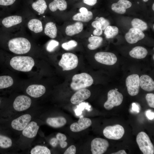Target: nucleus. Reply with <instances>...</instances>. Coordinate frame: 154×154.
Returning <instances> with one entry per match:
<instances>
[{
  "label": "nucleus",
  "instance_id": "obj_1",
  "mask_svg": "<svg viewBox=\"0 0 154 154\" xmlns=\"http://www.w3.org/2000/svg\"><path fill=\"white\" fill-rule=\"evenodd\" d=\"M35 62L31 57L27 56H17L13 57L10 61V64L14 69L23 72L31 71Z\"/></svg>",
  "mask_w": 154,
  "mask_h": 154
},
{
  "label": "nucleus",
  "instance_id": "obj_2",
  "mask_svg": "<svg viewBox=\"0 0 154 154\" xmlns=\"http://www.w3.org/2000/svg\"><path fill=\"white\" fill-rule=\"evenodd\" d=\"M8 46L12 52L17 54H23L29 52L31 45L27 38L19 37L9 40L8 42Z\"/></svg>",
  "mask_w": 154,
  "mask_h": 154
},
{
  "label": "nucleus",
  "instance_id": "obj_3",
  "mask_svg": "<svg viewBox=\"0 0 154 154\" xmlns=\"http://www.w3.org/2000/svg\"><path fill=\"white\" fill-rule=\"evenodd\" d=\"M93 81L90 75L85 72L82 73L75 74L72 77L70 86L73 90H78L90 86Z\"/></svg>",
  "mask_w": 154,
  "mask_h": 154
},
{
  "label": "nucleus",
  "instance_id": "obj_4",
  "mask_svg": "<svg viewBox=\"0 0 154 154\" xmlns=\"http://www.w3.org/2000/svg\"><path fill=\"white\" fill-rule=\"evenodd\" d=\"M136 141L140 149L143 154H154L153 145L145 133L143 131L139 132L137 136Z\"/></svg>",
  "mask_w": 154,
  "mask_h": 154
},
{
  "label": "nucleus",
  "instance_id": "obj_5",
  "mask_svg": "<svg viewBox=\"0 0 154 154\" xmlns=\"http://www.w3.org/2000/svg\"><path fill=\"white\" fill-rule=\"evenodd\" d=\"M78 63L77 56L73 53L67 52L62 54L58 64L63 71H68L75 68Z\"/></svg>",
  "mask_w": 154,
  "mask_h": 154
},
{
  "label": "nucleus",
  "instance_id": "obj_6",
  "mask_svg": "<svg viewBox=\"0 0 154 154\" xmlns=\"http://www.w3.org/2000/svg\"><path fill=\"white\" fill-rule=\"evenodd\" d=\"M123 97L122 94L115 90H111L108 93V99L104 104V108L110 110L114 107L120 105L122 103Z\"/></svg>",
  "mask_w": 154,
  "mask_h": 154
},
{
  "label": "nucleus",
  "instance_id": "obj_7",
  "mask_svg": "<svg viewBox=\"0 0 154 154\" xmlns=\"http://www.w3.org/2000/svg\"><path fill=\"white\" fill-rule=\"evenodd\" d=\"M124 133L123 127L119 124L113 126H108L103 131V133L105 137L110 139L114 140H118L121 138Z\"/></svg>",
  "mask_w": 154,
  "mask_h": 154
},
{
  "label": "nucleus",
  "instance_id": "obj_8",
  "mask_svg": "<svg viewBox=\"0 0 154 154\" xmlns=\"http://www.w3.org/2000/svg\"><path fill=\"white\" fill-rule=\"evenodd\" d=\"M125 84L130 95L134 96L138 94L140 86L139 76L138 74H133L128 76L126 79Z\"/></svg>",
  "mask_w": 154,
  "mask_h": 154
},
{
  "label": "nucleus",
  "instance_id": "obj_9",
  "mask_svg": "<svg viewBox=\"0 0 154 154\" xmlns=\"http://www.w3.org/2000/svg\"><path fill=\"white\" fill-rule=\"evenodd\" d=\"M109 145V143L106 140L96 138L91 142V151L92 154H103L107 151Z\"/></svg>",
  "mask_w": 154,
  "mask_h": 154
},
{
  "label": "nucleus",
  "instance_id": "obj_10",
  "mask_svg": "<svg viewBox=\"0 0 154 154\" xmlns=\"http://www.w3.org/2000/svg\"><path fill=\"white\" fill-rule=\"evenodd\" d=\"M94 58L98 62L108 65L114 64L117 60V57L114 54L108 52H97L95 55Z\"/></svg>",
  "mask_w": 154,
  "mask_h": 154
},
{
  "label": "nucleus",
  "instance_id": "obj_11",
  "mask_svg": "<svg viewBox=\"0 0 154 154\" xmlns=\"http://www.w3.org/2000/svg\"><path fill=\"white\" fill-rule=\"evenodd\" d=\"M31 104V100L29 97L25 95H20L16 98L13 106L16 110L21 112L28 109Z\"/></svg>",
  "mask_w": 154,
  "mask_h": 154
},
{
  "label": "nucleus",
  "instance_id": "obj_12",
  "mask_svg": "<svg viewBox=\"0 0 154 154\" xmlns=\"http://www.w3.org/2000/svg\"><path fill=\"white\" fill-rule=\"evenodd\" d=\"M145 35L142 31L136 28H130L125 36V38L127 42L134 44L143 39Z\"/></svg>",
  "mask_w": 154,
  "mask_h": 154
},
{
  "label": "nucleus",
  "instance_id": "obj_13",
  "mask_svg": "<svg viewBox=\"0 0 154 154\" xmlns=\"http://www.w3.org/2000/svg\"><path fill=\"white\" fill-rule=\"evenodd\" d=\"M31 118L30 114L23 115L13 120L11 123V126L15 130H22L29 123Z\"/></svg>",
  "mask_w": 154,
  "mask_h": 154
},
{
  "label": "nucleus",
  "instance_id": "obj_14",
  "mask_svg": "<svg viewBox=\"0 0 154 154\" xmlns=\"http://www.w3.org/2000/svg\"><path fill=\"white\" fill-rule=\"evenodd\" d=\"M92 123L90 119L81 117L77 122L74 123L70 125V129L73 132H79L91 126Z\"/></svg>",
  "mask_w": 154,
  "mask_h": 154
},
{
  "label": "nucleus",
  "instance_id": "obj_15",
  "mask_svg": "<svg viewBox=\"0 0 154 154\" xmlns=\"http://www.w3.org/2000/svg\"><path fill=\"white\" fill-rule=\"evenodd\" d=\"M91 95L90 91L87 89L84 88L78 90L72 96L70 102L73 104H79L89 98Z\"/></svg>",
  "mask_w": 154,
  "mask_h": 154
},
{
  "label": "nucleus",
  "instance_id": "obj_16",
  "mask_svg": "<svg viewBox=\"0 0 154 154\" xmlns=\"http://www.w3.org/2000/svg\"><path fill=\"white\" fill-rule=\"evenodd\" d=\"M26 92L32 97L37 98L41 97L45 92L46 88L41 84H32L28 87Z\"/></svg>",
  "mask_w": 154,
  "mask_h": 154
},
{
  "label": "nucleus",
  "instance_id": "obj_17",
  "mask_svg": "<svg viewBox=\"0 0 154 154\" xmlns=\"http://www.w3.org/2000/svg\"><path fill=\"white\" fill-rule=\"evenodd\" d=\"M132 3L127 0H119L117 3H113L111 6V9L116 13L123 14L126 12V9L130 8Z\"/></svg>",
  "mask_w": 154,
  "mask_h": 154
},
{
  "label": "nucleus",
  "instance_id": "obj_18",
  "mask_svg": "<svg viewBox=\"0 0 154 154\" xmlns=\"http://www.w3.org/2000/svg\"><path fill=\"white\" fill-rule=\"evenodd\" d=\"M140 86L143 90L151 92L154 90V82L149 76L143 75L139 78Z\"/></svg>",
  "mask_w": 154,
  "mask_h": 154
},
{
  "label": "nucleus",
  "instance_id": "obj_19",
  "mask_svg": "<svg viewBox=\"0 0 154 154\" xmlns=\"http://www.w3.org/2000/svg\"><path fill=\"white\" fill-rule=\"evenodd\" d=\"M39 127L36 122L32 121L28 123L22 131V134L29 138H33L36 136Z\"/></svg>",
  "mask_w": 154,
  "mask_h": 154
},
{
  "label": "nucleus",
  "instance_id": "obj_20",
  "mask_svg": "<svg viewBox=\"0 0 154 154\" xmlns=\"http://www.w3.org/2000/svg\"><path fill=\"white\" fill-rule=\"evenodd\" d=\"M22 17L19 16L12 15L6 17L2 20L1 23L4 27L9 28L21 23Z\"/></svg>",
  "mask_w": 154,
  "mask_h": 154
},
{
  "label": "nucleus",
  "instance_id": "obj_21",
  "mask_svg": "<svg viewBox=\"0 0 154 154\" xmlns=\"http://www.w3.org/2000/svg\"><path fill=\"white\" fill-rule=\"evenodd\" d=\"M83 27L82 23L78 21L74 24L67 26L65 29V33L68 36H72L82 31Z\"/></svg>",
  "mask_w": 154,
  "mask_h": 154
},
{
  "label": "nucleus",
  "instance_id": "obj_22",
  "mask_svg": "<svg viewBox=\"0 0 154 154\" xmlns=\"http://www.w3.org/2000/svg\"><path fill=\"white\" fill-rule=\"evenodd\" d=\"M46 123L49 126L55 128L61 127L66 123V120L64 117H49L46 120Z\"/></svg>",
  "mask_w": 154,
  "mask_h": 154
},
{
  "label": "nucleus",
  "instance_id": "obj_23",
  "mask_svg": "<svg viewBox=\"0 0 154 154\" xmlns=\"http://www.w3.org/2000/svg\"><path fill=\"white\" fill-rule=\"evenodd\" d=\"M148 53L147 50L144 47L137 46L133 48L129 52L131 57L137 59L145 58Z\"/></svg>",
  "mask_w": 154,
  "mask_h": 154
},
{
  "label": "nucleus",
  "instance_id": "obj_24",
  "mask_svg": "<svg viewBox=\"0 0 154 154\" xmlns=\"http://www.w3.org/2000/svg\"><path fill=\"white\" fill-rule=\"evenodd\" d=\"M50 10L54 12L57 9L60 11L66 10L67 7V3L65 0H53L48 5Z\"/></svg>",
  "mask_w": 154,
  "mask_h": 154
},
{
  "label": "nucleus",
  "instance_id": "obj_25",
  "mask_svg": "<svg viewBox=\"0 0 154 154\" xmlns=\"http://www.w3.org/2000/svg\"><path fill=\"white\" fill-rule=\"evenodd\" d=\"M31 6L33 10L41 14L44 13L47 7L45 0H35L31 3Z\"/></svg>",
  "mask_w": 154,
  "mask_h": 154
},
{
  "label": "nucleus",
  "instance_id": "obj_26",
  "mask_svg": "<svg viewBox=\"0 0 154 154\" xmlns=\"http://www.w3.org/2000/svg\"><path fill=\"white\" fill-rule=\"evenodd\" d=\"M28 28L35 33L41 32L43 30L42 22L39 20L33 19L30 20L28 23Z\"/></svg>",
  "mask_w": 154,
  "mask_h": 154
},
{
  "label": "nucleus",
  "instance_id": "obj_27",
  "mask_svg": "<svg viewBox=\"0 0 154 154\" xmlns=\"http://www.w3.org/2000/svg\"><path fill=\"white\" fill-rule=\"evenodd\" d=\"M44 33L46 35L51 38H55L57 36V33L56 24L52 22L47 23L44 27Z\"/></svg>",
  "mask_w": 154,
  "mask_h": 154
},
{
  "label": "nucleus",
  "instance_id": "obj_28",
  "mask_svg": "<svg viewBox=\"0 0 154 154\" xmlns=\"http://www.w3.org/2000/svg\"><path fill=\"white\" fill-rule=\"evenodd\" d=\"M90 42L87 46L88 48L90 50H94L98 48L102 44L103 39L99 36H92L88 39Z\"/></svg>",
  "mask_w": 154,
  "mask_h": 154
},
{
  "label": "nucleus",
  "instance_id": "obj_29",
  "mask_svg": "<svg viewBox=\"0 0 154 154\" xmlns=\"http://www.w3.org/2000/svg\"><path fill=\"white\" fill-rule=\"evenodd\" d=\"M93 17L92 12L88 11V13L86 14H82L80 13H78L74 15L72 18L74 21L86 22L91 20Z\"/></svg>",
  "mask_w": 154,
  "mask_h": 154
},
{
  "label": "nucleus",
  "instance_id": "obj_30",
  "mask_svg": "<svg viewBox=\"0 0 154 154\" xmlns=\"http://www.w3.org/2000/svg\"><path fill=\"white\" fill-rule=\"evenodd\" d=\"M13 79L9 76H0V89L10 87L13 84Z\"/></svg>",
  "mask_w": 154,
  "mask_h": 154
},
{
  "label": "nucleus",
  "instance_id": "obj_31",
  "mask_svg": "<svg viewBox=\"0 0 154 154\" xmlns=\"http://www.w3.org/2000/svg\"><path fill=\"white\" fill-rule=\"evenodd\" d=\"M131 24L133 28L137 29L142 31L146 30L147 28V24L138 18H135L133 19Z\"/></svg>",
  "mask_w": 154,
  "mask_h": 154
},
{
  "label": "nucleus",
  "instance_id": "obj_32",
  "mask_svg": "<svg viewBox=\"0 0 154 154\" xmlns=\"http://www.w3.org/2000/svg\"><path fill=\"white\" fill-rule=\"evenodd\" d=\"M119 30L117 27L109 25L105 29L104 34L107 38H110L116 36Z\"/></svg>",
  "mask_w": 154,
  "mask_h": 154
},
{
  "label": "nucleus",
  "instance_id": "obj_33",
  "mask_svg": "<svg viewBox=\"0 0 154 154\" xmlns=\"http://www.w3.org/2000/svg\"><path fill=\"white\" fill-rule=\"evenodd\" d=\"M31 154H50V150L47 147L40 145L36 146L31 150Z\"/></svg>",
  "mask_w": 154,
  "mask_h": 154
},
{
  "label": "nucleus",
  "instance_id": "obj_34",
  "mask_svg": "<svg viewBox=\"0 0 154 154\" xmlns=\"http://www.w3.org/2000/svg\"><path fill=\"white\" fill-rule=\"evenodd\" d=\"M11 140L8 137L0 135V147L3 148H7L12 145Z\"/></svg>",
  "mask_w": 154,
  "mask_h": 154
},
{
  "label": "nucleus",
  "instance_id": "obj_35",
  "mask_svg": "<svg viewBox=\"0 0 154 154\" xmlns=\"http://www.w3.org/2000/svg\"><path fill=\"white\" fill-rule=\"evenodd\" d=\"M77 44V42L76 41L71 40L68 42L62 43V47L65 50H68L76 46Z\"/></svg>",
  "mask_w": 154,
  "mask_h": 154
},
{
  "label": "nucleus",
  "instance_id": "obj_36",
  "mask_svg": "<svg viewBox=\"0 0 154 154\" xmlns=\"http://www.w3.org/2000/svg\"><path fill=\"white\" fill-rule=\"evenodd\" d=\"M59 44V42L58 41L54 40H51L48 43L46 46V49L49 52H52L58 46Z\"/></svg>",
  "mask_w": 154,
  "mask_h": 154
},
{
  "label": "nucleus",
  "instance_id": "obj_37",
  "mask_svg": "<svg viewBox=\"0 0 154 154\" xmlns=\"http://www.w3.org/2000/svg\"><path fill=\"white\" fill-rule=\"evenodd\" d=\"M18 0H0V7H6L15 4Z\"/></svg>",
  "mask_w": 154,
  "mask_h": 154
},
{
  "label": "nucleus",
  "instance_id": "obj_38",
  "mask_svg": "<svg viewBox=\"0 0 154 154\" xmlns=\"http://www.w3.org/2000/svg\"><path fill=\"white\" fill-rule=\"evenodd\" d=\"M149 106L152 108H154V94L153 93L147 94L145 97Z\"/></svg>",
  "mask_w": 154,
  "mask_h": 154
},
{
  "label": "nucleus",
  "instance_id": "obj_39",
  "mask_svg": "<svg viewBox=\"0 0 154 154\" xmlns=\"http://www.w3.org/2000/svg\"><path fill=\"white\" fill-rule=\"evenodd\" d=\"M98 20L101 25V29L102 30H105L108 26L110 25L109 21L103 17H100Z\"/></svg>",
  "mask_w": 154,
  "mask_h": 154
},
{
  "label": "nucleus",
  "instance_id": "obj_40",
  "mask_svg": "<svg viewBox=\"0 0 154 154\" xmlns=\"http://www.w3.org/2000/svg\"><path fill=\"white\" fill-rule=\"evenodd\" d=\"M76 152V149L74 145H71L65 151L64 154H75Z\"/></svg>",
  "mask_w": 154,
  "mask_h": 154
},
{
  "label": "nucleus",
  "instance_id": "obj_41",
  "mask_svg": "<svg viewBox=\"0 0 154 154\" xmlns=\"http://www.w3.org/2000/svg\"><path fill=\"white\" fill-rule=\"evenodd\" d=\"M56 138L60 142L66 141L67 139V137L64 134L60 133L56 134Z\"/></svg>",
  "mask_w": 154,
  "mask_h": 154
},
{
  "label": "nucleus",
  "instance_id": "obj_42",
  "mask_svg": "<svg viewBox=\"0 0 154 154\" xmlns=\"http://www.w3.org/2000/svg\"><path fill=\"white\" fill-rule=\"evenodd\" d=\"M49 143L52 146L55 147L58 144V140L56 138L53 137L50 139Z\"/></svg>",
  "mask_w": 154,
  "mask_h": 154
},
{
  "label": "nucleus",
  "instance_id": "obj_43",
  "mask_svg": "<svg viewBox=\"0 0 154 154\" xmlns=\"http://www.w3.org/2000/svg\"><path fill=\"white\" fill-rule=\"evenodd\" d=\"M147 117L150 120H152L154 119V112L150 110H148L145 112Z\"/></svg>",
  "mask_w": 154,
  "mask_h": 154
},
{
  "label": "nucleus",
  "instance_id": "obj_44",
  "mask_svg": "<svg viewBox=\"0 0 154 154\" xmlns=\"http://www.w3.org/2000/svg\"><path fill=\"white\" fill-rule=\"evenodd\" d=\"M91 25L95 29H101V25L98 20L93 21Z\"/></svg>",
  "mask_w": 154,
  "mask_h": 154
},
{
  "label": "nucleus",
  "instance_id": "obj_45",
  "mask_svg": "<svg viewBox=\"0 0 154 154\" xmlns=\"http://www.w3.org/2000/svg\"><path fill=\"white\" fill-rule=\"evenodd\" d=\"M97 0H83V2L88 5L93 6L95 5Z\"/></svg>",
  "mask_w": 154,
  "mask_h": 154
},
{
  "label": "nucleus",
  "instance_id": "obj_46",
  "mask_svg": "<svg viewBox=\"0 0 154 154\" xmlns=\"http://www.w3.org/2000/svg\"><path fill=\"white\" fill-rule=\"evenodd\" d=\"M102 33V30L101 28L96 29L93 32V34L96 36H100Z\"/></svg>",
  "mask_w": 154,
  "mask_h": 154
},
{
  "label": "nucleus",
  "instance_id": "obj_47",
  "mask_svg": "<svg viewBox=\"0 0 154 154\" xmlns=\"http://www.w3.org/2000/svg\"><path fill=\"white\" fill-rule=\"evenodd\" d=\"M132 109L133 111L137 112H139V108L135 103H133L132 104Z\"/></svg>",
  "mask_w": 154,
  "mask_h": 154
},
{
  "label": "nucleus",
  "instance_id": "obj_48",
  "mask_svg": "<svg viewBox=\"0 0 154 154\" xmlns=\"http://www.w3.org/2000/svg\"><path fill=\"white\" fill-rule=\"evenodd\" d=\"M79 10L80 13L84 14H87L88 12L87 9L86 8L84 7L80 8Z\"/></svg>",
  "mask_w": 154,
  "mask_h": 154
},
{
  "label": "nucleus",
  "instance_id": "obj_49",
  "mask_svg": "<svg viewBox=\"0 0 154 154\" xmlns=\"http://www.w3.org/2000/svg\"><path fill=\"white\" fill-rule=\"evenodd\" d=\"M60 144L62 148H64L67 146L68 143L64 141L60 142Z\"/></svg>",
  "mask_w": 154,
  "mask_h": 154
},
{
  "label": "nucleus",
  "instance_id": "obj_50",
  "mask_svg": "<svg viewBox=\"0 0 154 154\" xmlns=\"http://www.w3.org/2000/svg\"><path fill=\"white\" fill-rule=\"evenodd\" d=\"M112 154H126L127 153L125 152V151L124 150H120L117 152L112 153Z\"/></svg>",
  "mask_w": 154,
  "mask_h": 154
},
{
  "label": "nucleus",
  "instance_id": "obj_51",
  "mask_svg": "<svg viewBox=\"0 0 154 154\" xmlns=\"http://www.w3.org/2000/svg\"><path fill=\"white\" fill-rule=\"evenodd\" d=\"M154 3H153V6H152V9L153 11H154Z\"/></svg>",
  "mask_w": 154,
  "mask_h": 154
},
{
  "label": "nucleus",
  "instance_id": "obj_52",
  "mask_svg": "<svg viewBox=\"0 0 154 154\" xmlns=\"http://www.w3.org/2000/svg\"><path fill=\"white\" fill-rule=\"evenodd\" d=\"M149 0H143V1H144V2H146L147 1H148Z\"/></svg>",
  "mask_w": 154,
  "mask_h": 154
},
{
  "label": "nucleus",
  "instance_id": "obj_53",
  "mask_svg": "<svg viewBox=\"0 0 154 154\" xmlns=\"http://www.w3.org/2000/svg\"><path fill=\"white\" fill-rule=\"evenodd\" d=\"M153 59L154 60V54L153 55Z\"/></svg>",
  "mask_w": 154,
  "mask_h": 154
},
{
  "label": "nucleus",
  "instance_id": "obj_54",
  "mask_svg": "<svg viewBox=\"0 0 154 154\" xmlns=\"http://www.w3.org/2000/svg\"><path fill=\"white\" fill-rule=\"evenodd\" d=\"M115 90H117L118 89L116 88L115 89Z\"/></svg>",
  "mask_w": 154,
  "mask_h": 154
},
{
  "label": "nucleus",
  "instance_id": "obj_55",
  "mask_svg": "<svg viewBox=\"0 0 154 154\" xmlns=\"http://www.w3.org/2000/svg\"><path fill=\"white\" fill-rule=\"evenodd\" d=\"M154 25H153V29H154Z\"/></svg>",
  "mask_w": 154,
  "mask_h": 154
},
{
  "label": "nucleus",
  "instance_id": "obj_56",
  "mask_svg": "<svg viewBox=\"0 0 154 154\" xmlns=\"http://www.w3.org/2000/svg\"><path fill=\"white\" fill-rule=\"evenodd\" d=\"M137 3H138V4L139 3V2H137Z\"/></svg>",
  "mask_w": 154,
  "mask_h": 154
},
{
  "label": "nucleus",
  "instance_id": "obj_57",
  "mask_svg": "<svg viewBox=\"0 0 154 154\" xmlns=\"http://www.w3.org/2000/svg\"><path fill=\"white\" fill-rule=\"evenodd\" d=\"M0 102H1V100H0Z\"/></svg>",
  "mask_w": 154,
  "mask_h": 154
}]
</instances>
